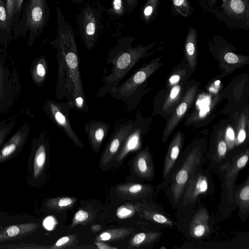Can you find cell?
<instances>
[{
    "label": "cell",
    "mask_w": 249,
    "mask_h": 249,
    "mask_svg": "<svg viewBox=\"0 0 249 249\" xmlns=\"http://www.w3.org/2000/svg\"><path fill=\"white\" fill-rule=\"evenodd\" d=\"M233 200L239 207V214L247 215L249 211V177L233 191Z\"/></svg>",
    "instance_id": "d4e9b609"
},
{
    "label": "cell",
    "mask_w": 249,
    "mask_h": 249,
    "mask_svg": "<svg viewBox=\"0 0 249 249\" xmlns=\"http://www.w3.org/2000/svg\"><path fill=\"white\" fill-rule=\"evenodd\" d=\"M200 0H198V1H199Z\"/></svg>",
    "instance_id": "816d5d0a"
},
{
    "label": "cell",
    "mask_w": 249,
    "mask_h": 249,
    "mask_svg": "<svg viewBox=\"0 0 249 249\" xmlns=\"http://www.w3.org/2000/svg\"><path fill=\"white\" fill-rule=\"evenodd\" d=\"M202 160V156L200 149L198 147L194 148L173 175L170 186V193L174 203H177L180 199L188 181L195 174Z\"/></svg>",
    "instance_id": "52a82bcc"
},
{
    "label": "cell",
    "mask_w": 249,
    "mask_h": 249,
    "mask_svg": "<svg viewBox=\"0 0 249 249\" xmlns=\"http://www.w3.org/2000/svg\"><path fill=\"white\" fill-rule=\"evenodd\" d=\"M160 0H147L142 8L141 18L146 24L155 19L160 5Z\"/></svg>",
    "instance_id": "f546056e"
},
{
    "label": "cell",
    "mask_w": 249,
    "mask_h": 249,
    "mask_svg": "<svg viewBox=\"0 0 249 249\" xmlns=\"http://www.w3.org/2000/svg\"><path fill=\"white\" fill-rule=\"evenodd\" d=\"M0 94H1V90L2 89V71H1V69H0Z\"/></svg>",
    "instance_id": "c3c4849f"
},
{
    "label": "cell",
    "mask_w": 249,
    "mask_h": 249,
    "mask_svg": "<svg viewBox=\"0 0 249 249\" xmlns=\"http://www.w3.org/2000/svg\"><path fill=\"white\" fill-rule=\"evenodd\" d=\"M224 138L228 146V150H230L235 145V134L233 129L228 126L225 131Z\"/></svg>",
    "instance_id": "ab89813d"
},
{
    "label": "cell",
    "mask_w": 249,
    "mask_h": 249,
    "mask_svg": "<svg viewBox=\"0 0 249 249\" xmlns=\"http://www.w3.org/2000/svg\"><path fill=\"white\" fill-rule=\"evenodd\" d=\"M134 122L129 121L117 126L110 136L100 159L99 165L105 170L114 164L116 157L127 136L133 127Z\"/></svg>",
    "instance_id": "30bf717a"
},
{
    "label": "cell",
    "mask_w": 249,
    "mask_h": 249,
    "mask_svg": "<svg viewBox=\"0 0 249 249\" xmlns=\"http://www.w3.org/2000/svg\"><path fill=\"white\" fill-rule=\"evenodd\" d=\"M248 124V117L245 114H242L239 119L237 134L235 136V145L242 143L247 137L246 127Z\"/></svg>",
    "instance_id": "d590c367"
},
{
    "label": "cell",
    "mask_w": 249,
    "mask_h": 249,
    "mask_svg": "<svg viewBox=\"0 0 249 249\" xmlns=\"http://www.w3.org/2000/svg\"><path fill=\"white\" fill-rule=\"evenodd\" d=\"M133 37H123L109 52L106 63L112 67L107 75H105L102 82L104 85L99 89L97 96L103 97L111 89L116 88L126 75L145 57L153 44L143 46L138 44L133 47Z\"/></svg>",
    "instance_id": "7a4b0ae2"
},
{
    "label": "cell",
    "mask_w": 249,
    "mask_h": 249,
    "mask_svg": "<svg viewBox=\"0 0 249 249\" xmlns=\"http://www.w3.org/2000/svg\"><path fill=\"white\" fill-rule=\"evenodd\" d=\"M56 36L51 42L56 50L58 63L56 98L66 99L74 109L89 112L80 70V57L72 26L66 18L61 8H56Z\"/></svg>",
    "instance_id": "6da1fadb"
},
{
    "label": "cell",
    "mask_w": 249,
    "mask_h": 249,
    "mask_svg": "<svg viewBox=\"0 0 249 249\" xmlns=\"http://www.w3.org/2000/svg\"><path fill=\"white\" fill-rule=\"evenodd\" d=\"M228 0H222V4L221 5L224 4Z\"/></svg>",
    "instance_id": "f907efd6"
},
{
    "label": "cell",
    "mask_w": 249,
    "mask_h": 249,
    "mask_svg": "<svg viewBox=\"0 0 249 249\" xmlns=\"http://www.w3.org/2000/svg\"><path fill=\"white\" fill-rule=\"evenodd\" d=\"M71 1L76 4H81L83 2L84 0H69Z\"/></svg>",
    "instance_id": "681fc988"
},
{
    "label": "cell",
    "mask_w": 249,
    "mask_h": 249,
    "mask_svg": "<svg viewBox=\"0 0 249 249\" xmlns=\"http://www.w3.org/2000/svg\"><path fill=\"white\" fill-rule=\"evenodd\" d=\"M197 38V34L196 29L193 27H190L185 38L184 50L190 67L193 70H195L196 65Z\"/></svg>",
    "instance_id": "cb8c5ba5"
},
{
    "label": "cell",
    "mask_w": 249,
    "mask_h": 249,
    "mask_svg": "<svg viewBox=\"0 0 249 249\" xmlns=\"http://www.w3.org/2000/svg\"><path fill=\"white\" fill-rule=\"evenodd\" d=\"M209 213L205 209H200L196 213L189 226V233L192 237L203 238L209 234Z\"/></svg>",
    "instance_id": "603a6c76"
},
{
    "label": "cell",
    "mask_w": 249,
    "mask_h": 249,
    "mask_svg": "<svg viewBox=\"0 0 249 249\" xmlns=\"http://www.w3.org/2000/svg\"><path fill=\"white\" fill-rule=\"evenodd\" d=\"M124 0H112L111 7L107 10V12L111 16L119 18L124 16Z\"/></svg>",
    "instance_id": "8d00e7d4"
},
{
    "label": "cell",
    "mask_w": 249,
    "mask_h": 249,
    "mask_svg": "<svg viewBox=\"0 0 249 249\" xmlns=\"http://www.w3.org/2000/svg\"><path fill=\"white\" fill-rule=\"evenodd\" d=\"M218 57L222 69L229 73L246 65L249 61L248 56L236 54L228 46L219 49Z\"/></svg>",
    "instance_id": "44dd1931"
},
{
    "label": "cell",
    "mask_w": 249,
    "mask_h": 249,
    "mask_svg": "<svg viewBox=\"0 0 249 249\" xmlns=\"http://www.w3.org/2000/svg\"><path fill=\"white\" fill-rule=\"evenodd\" d=\"M95 245L98 249H117V248L115 247L110 246L106 244L103 241H95L94 242Z\"/></svg>",
    "instance_id": "f6af8a7d"
},
{
    "label": "cell",
    "mask_w": 249,
    "mask_h": 249,
    "mask_svg": "<svg viewBox=\"0 0 249 249\" xmlns=\"http://www.w3.org/2000/svg\"><path fill=\"white\" fill-rule=\"evenodd\" d=\"M101 228V225H93L92 226V227L91 228V230L94 231V232H97L98 231H99V230H100Z\"/></svg>",
    "instance_id": "7dc6e473"
},
{
    "label": "cell",
    "mask_w": 249,
    "mask_h": 249,
    "mask_svg": "<svg viewBox=\"0 0 249 249\" xmlns=\"http://www.w3.org/2000/svg\"><path fill=\"white\" fill-rule=\"evenodd\" d=\"M73 109L72 106L68 101L57 102L48 99L43 107L46 114L53 123L61 129L67 136L79 148L84 145L81 140L75 133L69 119L70 110Z\"/></svg>",
    "instance_id": "ba28073f"
},
{
    "label": "cell",
    "mask_w": 249,
    "mask_h": 249,
    "mask_svg": "<svg viewBox=\"0 0 249 249\" xmlns=\"http://www.w3.org/2000/svg\"><path fill=\"white\" fill-rule=\"evenodd\" d=\"M136 211L146 220L158 225L172 227L173 221L159 207L152 203L143 202L135 206Z\"/></svg>",
    "instance_id": "e0dca14e"
},
{
    "label": "cell",
    "mask_w": 249,
    "mask_h": 249,
    "mask_svg": "<svg viewBox=\"0 0 249 249\" xmlns=\"http://www.w3.org/2000/svg\"><path fill=\"white\" fill-rule=\"evenodd\" d=\"M16 0H5V7L8 17V21L13 29V20L14 16Z\"/></svg>",
    "instance_id": "f35d334b"
},
{
    "label": "cell",
    "mask_w": 249,
    "mask_h": 249,
    "mask_svg": "<svg viewBox=\"0 0 249 249\" xmlns=\"http://www.w3.org/2000/svg\"><path fill=\"white\" fill-rule=\"evenodd\" d=\"M12 30L8 21L5 0H0V39H11Z\"/></svg>",
    "instance_id": "4dcf8cb0"
},
{
    "label": "cell",
    "mask_w": 249,
    "mask_h": 249,
    "mask_svg": "<svg viewBox=\"0 0 249 249\" xmlns=\"http://www.w3.org/2000/svg\"><path fill=\"white\" fill-rule=\"evenodd\" d=\"M218 0H200L199 2L205 10L213 13L216 8L215 4Z\"/></svg>",
    "instance_id": "7bdbcfd3"
},
{
    "label": "cell",
    "mask_w": 249,
    "mask_h": 249,
    "mask_svg": "<svg viewBox=\"0 0 249 249\" xmlns=\"http://www.w3.org/2000/svg\"><path fill=\"white\" fill-rule=\"evenodd\" d=\"M181 86L179 85H176L171 89L169 94L162 106L163 110L167 111L173 106L179 98Z\"/></svg>",
    "instance_id": "e575fe53"
},
{
    "label": "cell",
    "mask_w": 249,
    "mask_h": 249,
    "mask_svg": "<svg viewBox=\"0 0 249 249\" xmlns=\"http://www.w3.org/2000/svg\"><path fill=\"white\" fill-rule=\"evenodd\" d=\"M134 232V230L132 228L120 227L108 229L98 235L95 241L116 242L125 238Z\"/></svg>",
    "instance_id": "4316f807"
},
{
    "label": "cell",
    "mask_w": 249,
    "mask_h": 249,
    "mask_svg": "<svg viewBox=\"0 0 249 249\" xmlns=\"http://www.w3.org/2000/svg\"><path fill=\"white\" fill-rule=\"evenodd\" d=\"M30 126L25 123L0 148V164L15 158L20 152L26 142Z\"/></svg>",
    "instance_id": "8fae6325"
},
{
    "label": "cell",
    "mask_w": 249,
    "mask_h": 249,
    "mask_svg": "<svg viewBox=\"0 0 249 249\" xmlns=\"http://www.w3.org/2000/svg\"><path fill=\"white\" fill-rule=\"evenodd\" d=\"M24 0H16L15 10L13 20V28L18 21L19 20Z\"/></svg>",
    "instance_id": "b9f144b4"
},
{
    "label": "cell",
    "mask_w": 249,
    "mask_h": 249,
    "mask_svg": "<svg viewBox=\"0 0 249 249\" xmlns=\"http://www.w3.org/2000/svg\"><path fill=\"white\" fill-rule=\"evenodd\" d=\"M228 151V146L225 141L224 135L222 132L218 135L216 142L215 150V158L218 161L224 159Z\"/></svg>",
    "instance_id": "836d02e7"
},
{
    "label": "cell",
    "mask_w": 249,
    "mask_h": 249,
    "mask_svg": "<svg viewBox=\"0 0 249 249\" xmlns=\"http://www.w3.org/2000/svg\"><path fill=\"white\" fill-rule=\"evenodd\" d=\"M161 232L149 231L135 234L129 240L128 249L140 248L155 243L160 239Z\"/></svg>",
    "instance_id": "484cf974"
},
{
    "label": "cell",
    "mask_w": 249,
    "mask_h": 249,
    "mask_svg": "<svg viewBox=\"0 0 249 249\" xmlns=\"http://www.w3.org/2000/svg\"><path fill=\"white\" fill-rule=\"evenodd\" d=\"M213 14L227 24L248 30L249 27V0H228Z\"/></svg>",
    "instance_id": "9c48e42d"
},
{
    "label": "cell",
    "mask_w": 249,
    "mask_h": 249,
    "mask_svg": "<svg viewBox=\"0 0 249 249\" xmlns=\"http://www.w3.org/2000/svg\"><path fill=\"white\" fill-rule=\"evenodd\" d=\"M15 124V122L13 121L5 125H3L0 128V148L4 143V140L14 127Z\"/></svg>",
    "instance_id": "60d3db41"
},
{
    "label": "cell",
    "mask_w": 249,
    "mask_h": 249,
    "mask_svg": "<svg viewBox=\"0 0 249 249\" xmlns=\"http://www.w3.org/2000/svg\"><path fill=\"white\" fill-rule=\"evenodd\" d=\"M172 13L174 15H179L184 18L190 16L194 8L189 0H170Z\"/></svg>",
    "instance_id": "1f68e13d"
},
{
    "label": "cell",
    "mask_w": 249,
    "mask_h": 249,
    "mask_svg": "<svg viewBox=\"0 0 249 249\" xmlns=\"http://www.w3.org/2000/svg\"><path fill=\"white\" fill-rule=\"evenodd\" d=\"M19 19V32H29L28 44L31 45L43 32L49 20L50 12L46 0H28L22 7Z\"/></svg>",
    "instance_id": "277c9868"
},
{
    "label": "cell",
    "mask_w": 249,
    "mask_h": 249,
    "mask_svg": "<svg viewBox=\"0 0 249 249\" xmlns=\"http://www.w3.org/2000/svg\"><path fill=\"white\" fill-rule=\"evenodd\" d=\"M183 142V135L180 131H178L171 142L165 157L162 170L164 179L169 175L178 160Z\"/></svg>",
    "instance_id": "7402d4cb"
},
{
    "label": "cell",
    "mask_w": 249,
    "mask_h": 249,
    "mask_svg": "<svg viewBox=\"0 0 249 249\" xmlns=\"http://www.w3.org/2000/svg\"><path fill=\"white\" fill-rule=\"evenodd\" d=\"M49 158V144L46 131L33 140L27 164L26 179L32 187H36L45 179Z\"/></svg>",
    "instance_id": "5b68a950"
},
{
    "label": "cell",
    "mask_w": 249,
    "mask_h": 249,
    "mask_svg": "<svg viewBox=\"0 0 249 249\" xmlns=\"http://www.w3.org/2000/svg\"><path fill=\"white\" fill-rule=\"evenodd\" d=\"M180 75L178 74H175L169 78V82L172 85H175L178 83L180 80Z\"/></svg>",
    "instance_id": "bcb514c9"
},
{
    "label": "cell",
    "mask_w": 249,
    "mask_h": 249,
    "mask_svg": "<svg viewBox=\"0 0 249 249\" xmlns=\"http://www.w3.org/2000/svg\"><path fill=\"white\" fill-rule=\"evenodd\" d=\"M47 62L45 57L41 56L35 61L31 73L36 84L41 85L44 83L47 76Z\"/></svg>",
    "instance_id": "f1b7e54d"
},
{
    "label": "cell",
    "mask_w": 249,
    "mask_h": 249,
    "mask_svg": "<svg viewBox=\"0 0 249 249\" xmlns=\"http://www.w3.org/2000/svg\"><path fill=\"white\" fill-rule=\"evenodd\" d=\"M197 90L196 85L190 87L181 100L180 104L177 107L173 116L167 123L162 135V142H165L170 134L172 133L181 118L184 116L189 107L193 103Z\"/></svg>",
    "instance_id": "4fadbf2b"
},
{
    "label": "cell",
    "mask_w": 249,
    "mask_h": 249,
    "mask_svg": "<svg viewBox=\"0 0 249 249\" xmlns=\"http://www.w3.org/2000/svg\"><path fill=\"white\" fill-rule=\"evenodd\" d=\"M40 227L38 223H26L8 226L0 229V243L26 237Z\"/></svg>",
    "instance_id": "ffe728a7"
},
{
    "label": "cell",
    "mask_w": 249,
    "mask_h": 249,
    "mask_svg": "<svg viewBox=\"0 0 249 249\" xmlns=\"http://www.w3.org/2000/svg\"><path fill=\"white\" fill-rule=\"evenodd\" d=\"M101 17V7L90 3H87L77 16L79 32L88 50L92 49L98 41Z\"/></svg>",
    "instance_id": "8992f818"
},
{
    "label": "cell",
    "mask_w": 249,
    "mask_h": 249,
    "mask_svg": "<svg viewBox=\"0 0 249 249\" xmlns=\"http://www.w3.org/2000/svg\"><path fill=\"white\" fill-rule=\"evenodd\" d=\"M142 134V127L137 119L134 122L133 129L124 141L116 157L114 165L121 163L129 153L140 148Z\"/></svg>",
    "instance_id": "d6986e66"
},
{
    "label": "cell",
    "mask_w": 249,
    "mask_h": 249,
    "mask_svg": "<svg viewBox=\"0 0 249 249\" xmlns=\"http://www.w3.org/2000/svg\"><path fill=\"white\" fill-rule=\"evenodd\" d=\"M76 201L77 198L73 197H57L47 200L45 205L49 210L60 212L72 207Z\"/></svg>",
    "instance_id": "83f0119b"
},
{
    "label": "cell",
    "mask_w": 249,
    "mask_h": 249,
    "mask_svg": "<svg viewBox=\"0 0 249 249\" xmlns=\"http://www.w3.org/2000/svg\"><path fill=\"white\" fill-rule=\"evenodd\" d=\"M91 219V215L89 212L80 210L74 214L70 229L79 224H84L85 223L89 222Z\"/></svg>",
    "instance_id": "74e56055"
},
{
    "label": "cell",
    "mask_w": 249,
    "mask_h": 249,
    "mask_svg": "<svg viewBox=\"0 0 249 249\" xmlns=\"http://www.w3.org/2000/svg\"><path fill=\"white\" fill-rule=\"evenodd\" d=\"M209 188L207 177L202 173L194 174L188 181L183 193L182 205L185 206L194 203Z\"/></svg>",
    "instance_id": "5bb4252c"
},
{
    "label": "cell",
    "mask_w": 249,
    "mask_h": 249,
    "mask_svg": "<svg viewBox=\"0 0 249 249\" xmlns=\"http://www.w3.org/2000/svg\"><path fill=\"white\" fill-rule=\"evenodd\" d=\"M160 59L158 57L153 59L136 71L124 82L111 89L109 92L111 97L124 102L127 106V111L130 112L136 106L137 98L142 85L163 65Z\"/></svg>",
    "instance_id": "3957f363"
},
{
    "label": "cell",
    "mask_w": 249,
    "mask_h": 249,
    "mask_svg": "<svg viewBox=\"0 0 249 249\" xmlns=\"http://www.w3.org/2000/svg\"><path fill=\"white\" fill-rule=\"evenodd\" d=\"M110 128L109 123L96 120L89 121L86 124L85 130L90 146L95 153H98L100 150Z\"/></svg>",
    "instance_id": "ac0fdd59"
},
{
    "label": "cell",
    "mask_w": 249,
    "mask_h": 249,
    "mask_svg": "<svg viewBox=\"0 0 249 249\" xmlns=\"http://www.w3.org/2000/svg\"><path fill=\"white\" fill-rule=\"evenodd\" d=\"M132 169L138 177L143 179L152 180L154 178V162L148 146L137 153L134 157L132 162Z\"/></svg>",
    "instance_id": "9a60e30c"
},
{
    "label": "cell",
    "mask_w": 249,
    "mask_h": 249,
    "mask_svg": "<svg viewBox=\"0 0 249 249\" xmlns=\"http://www.w3.org/2000/svg\"><path fill=\"white\" fill-rule=\"evenodd\" d=\"M249 151L246 150L234 157L231 163L225 165L226 170V188L230 200H233L234 184L239 172L247 165L249 160Z\"/></svg>",
    "instance_id": "2e32d148"
},
{
    "label": "cell",
    "mask_w": 249,
    "mask_h": 249,
    "mask_svg": "<svg viewBox=\"0 0 249 249\" xmlns=\"http://www.w3.org/2000/svg\"><path fill=\"white\" fill-rule=\"evenodd\" d=\"M124 7L128 13H131L137 7L139 0H124Z\"/></svg>",
    "instance_id": "ee69618b"
},
{
    "label": "cell",
    "mask_w": 249,
    "mask_h": 249,
    "mask_svg": "<svg viewBox=\"0 0 249 249\" xmlns=\"http://www.w3.org/2000/svg\"><path fill=\"white\" fill-rule=\"evenodd\" d=\"M78 243V240L77 234H73L60 238L48 248L50 249H75Z\"/></svg>",
    "instance_id": "d6a6232c"
},
{
    "label": "cell",
    "mask_w": 249,
    "mask_h": 249,
    "mask_svg": "<svg viewBox=\"0 0 249 249\" xmlns=\"http://www.w3.org/2000/svg\"><path fill=\"white\" fill-rule=\"evenodd\" d=\"M154 186L138 183H126L116 185L114 192L120 198L125 200H142L147 198L155 193Z\"/></svg>",
    "instance_id": "7c38bea8"
}]
</instances>
